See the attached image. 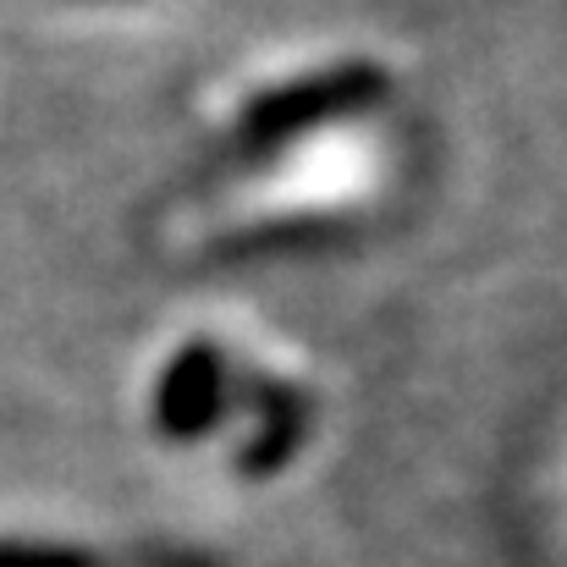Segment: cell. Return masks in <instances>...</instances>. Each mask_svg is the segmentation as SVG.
<instances>
[{
    "label": "cell",
    "instance_id": "1",
    "mask_svg": "<svg viewBox=\"0 0 567 567\" xmlns=\"http://www.w3.org/2000/svg\"><path fill=\"white\" fill-rule=\"evenodd\" d=\"M391 94V72L370 61V55H348V61H331V66H315L292 83H276L265 89L254 105H243V138H259V144H281V138H309L320 133L326 122H348L353 111L380 105Z\"/></svg>",
    "mask_w": 567,
    "mask_h": 567
},
{
    "label": "cell",
    "instance_id": "2",
    "mask_svg": "<svg viewBox=\"0 0 567 567\" xmlns=\"http://www.w3.org/2000/svg\"><path fill=\"white\" fill-rule=\"evenodd\" d=\"M220 396H226V359L215 342H193L172 359V370L155 391V424L172 441H188L198 430H209L220 419Z\"/></svg>",
    "mask_w": 567,
    "mask_h": 567
},
{
    "label": "cell",
    "instance_id": "3",
    "mask_svg": "<svg viewBox=\"0 0 567 567\" xmlns=\"http://www.w3.org/2000/svg\"><path fill=\"white\" fill-rule=\"evenodd\" d=\"M254 408H259V430H254V441H248V452H243V474H276V468L298 452V441H303L309 402H303L292 385L259 375L254 380Z\"/></svg>",
    "mask_w": 567,
    "mask_h": 567
},
{
    "label": "cell",
    "instance_id": "4",
    "mask_svg": "<svg viewBox=\"0 0 567 567\" xmlns=\"http://www.w3.org/2000/svg\"><path fill=\"white\" fill-rule=\"evenodd\" d=\"M0 567H100V557L78 551V546H17V540H0Z\"/></svg>",
    "mask_w": 567,
    "mask_h": 567
}]
</instances>
